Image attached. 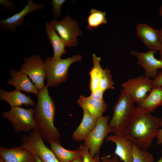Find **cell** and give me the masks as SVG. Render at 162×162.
Listing matches in <instances>:
<instances>
[{
	"label": "cell",
	"instance_id": "1",
	"mask_svg": "<svg viewBox=\"0 0 162 162\" xmlns=\"http://www.w3.org/2000/svg\"><path fill=\"white\" fill-rule=\"evenodd\" d=\"M162 117H155L137 106L122 134L141 149L147 150L156 138Z\"/></svg>",
	"mask_w": 162,
	"mask_h": 162
},
{
	"label": "cell",
	"instance_id": "2",
	"mask_svg": "<svg viewBox=\"0 0 162 162\" xmlns=\"http://www.w3.org/2000/svg\"><path fill=\"white\" fill-rule=\"evenodd\" d=\"M34 109V118L38 131L44 141L60 143V135L54 124L56 107L46 86L39 90Z\"/></svg>",
	"mask_w": 162,
	"mask_h": 162
},
{
	"label": "cell",
	"instance_id": "3",
	"mask_svg": "<svg viewBox=\"0 0 162 162\" xmlns=\"http://www.w3.org/2000/svg\"><path fill=\"white\" fill-rule=\"evenodd\" d=\"M133 98L122 89L112 107L113 114L108 124L109 134H122L135 110Z\"/></svg>",
	"mask_w": 162,
	"mask_h": 162
},
{
	"label": "cell",
	"instance_id": "4",
	"mask_svg": "<svg viewBox=\"0 0 162 162\" xmlns=\"http://www.w3.org/2000/svg\"><path fill=\"white\" fill-rule=\"evenodd\" d=\"M82 58L80 54L64 59L47 57L44 63L46 86L48 88H53L66 82L70 65L74 62H81Z\"/></svg>",
	"mask_w": 162,
	"mask_h": 162
},
{
	"label": "cell",
	"instance_id": "5",
	"mask_svg": "<svg viewBox=\"0 0 162 162\" xmlns=\"http://www.w3.org/2000/svg\"><path fill=\"white\" fill-rule=\"evenodd\" d=\"M21 140L22 144L19 147L38 155L42 162H59L51 150L45 144L37 129L31 131L28 136L23 135Z\"/></svg>",
	"mask_w": 162,
	"mask_h": 162
},
{
	"label": "cell",
	"instance_id": "6",
	"mask_svg": "<svg viewBox=\"0 0 162 162\" xmlns=\"http://www.w3.org/2000/svg\"><path fill=\"white\" fill-rule=\"evenodd\" d=\"M33 113L34 109L32 108L14 107H11L8 111L3 112L2 116L11 122L16 132H28L37 129Z\"/></svg>",
	"mask_w": 162,
	"mask_h": 162
},
{
	"label": "cell",
	"instance_id": "7",
	"mask_svg": "<svg viewBox=\"0 0 162 162\" xmlns=\"http://www.w3.org/2000/svg\"><path fill=\"white\" fill-rule=\"evenodd\" d=\"M50 23L63 41L67 47L76 46L77 37L82 34L76 20L72 19L66 15L60 21L51 20Z\"/></svg>",
	"mask_w": 162,
	"mask_h": 162
},
{
	"label": "cell",
	"instance_id": "8",
	"mask_svg": "<svg viewBox=\"0 0 162 162\" xmlns=\"http://www.w3.org/2000/svg\"><path fill=\"white\" fill-rule=\"evenodd\" d=\"M121 86L138 105L144 100L153 88V80L145 76L129 79L121 83Z\"/></svg>",
	"mask_w": 162,
	"mask_h": 162
},
{
	"label": "cell",
	"instance_id": "9",
	"mask_svg": "<svg viewBox=\"0 0 162 162\" xmlns=\"http://www.w3.org/2000/svg\"><path fill=\"white\" fill-rule=\"evenodd\" d=\"M110 118L108 116L98 118L94 128L84 141L83 145L88 148L92 157L99 155L104 140L109 134L108 124Z\"/></svg>",
	"mask_w": 162,
	"mask_h": 162
},
{
	"label": "cell",
	"instance_id": "10",
	"mask_svg": "<svg viewBox=\"0 0 162 162\" xmlns=\"http://www.w3.org/2000/svg\"><path fill=\"white\" fill-rule=\"evenodd\" d=\"M44 63L39 55L36 54L24 58V62L20 67V71L29 77L39 90L45 86Z\"/></svg>",
	"mask_w": 162,
	"mask_h": 162
},
{
	"label": "cell",
	"instance_id": "11",
	"mask_svg": "<svg viewBox=\"0 0 162 162\" xmlns=\"http://www.w3.org/2000/svg\"><path fill=\"white\" fill-rule=\"evenodd\" d=\"M45 5L34 3L28 0L27 4L19 12L0 21V27L4 31H10L12 33L16 32V27L20 26L23 23L25 17L29 13L37 10L44 9Z\"/></svg>",
	"mask_w": 162,
	"mask_h": 162
},
{
	"label": "cell",
	"instance_id": "12",
	"mask_svg": "<svg viewBox=\"0 0 162 162\" xmlns=\"http://www.w3.org/2000/svg\"><path fill=\"white\" fill-rule=\"evenodd\" d=\"M156 52L149 50L141 52L134 50L130 51L131 54L137 59V64L141 66L145 70V76L154 79L157 75L158 70H162V61L155 58Z\"/></svg>",
	"mask_w": 162,
	"mask_h": 162
},
{
	"label": "cell",
	"instance_id": "13",
	"mask_svg": "<svg viewBox=\"0 0 162 162\" xmlns=\"http://www.w3.org/2000/svg\"><path fill=\"white\" fill-rule=\"evenodd\" d=\"M136 34L149 50L160 51V30L152 28L144 23L137 25Z\"/></svg>",
	"mask_w": 162,
	"mask_h": 162
},
{
	"label": "cell",
	"instance_id": "14",
	"mask_svg": "<svg viewBox=\"0 0 162 162\" xmlns=\"http://www.w3.org/2000/svg\"><path fill=\"white\" fill-rule=\"evenodd\" d=\"M106 141L111 142L116 146L114 154L123 162H133L134 143L122 134L110 135L106 136Z\"/></svg>",
	"mask_w": 162,
	"mask_h": 162
},
{
	"label": "cell",
	"instance_id": "15",
	"mask_svg": "<svg viewBox=\"0 0 162 162\" xmlns=\"http://www.w3.org/2000/svg\"><path fill=\"white\" fill-rule=\"evenodd\" d=\"M0 156L4 162H36L35 155L19 147L9 148L1 146Z\"/></svg>",
	"mask_w": 162,
	"mask_h": 162
},
{
	"label": "cell",
	"instance_id": "16",
	"mask_svg": "<svg viewBox=\"0 0 162 162\" xmlns=\"http://www.w3.org/2000/svg\"><path fill=\"white\" fill-rule=\"evenodd\" d=\"M10 73L12 77L8 79L7 85L13 86L16 89L20 91L33 93L37 95L39 90L27 76L20 71H17L14 69L11 70Z\"/></svg>",
	"mask_w": 162,
	"mask_h": 162
},
{
	"label": "cell",
	"instance_id": "17",
	"mask_svg": "<svg viewBox=\"0 0 162 162\" xmlns=\"http://www.w3.org/2000/svg\"><path fill=\"white\" fill-rule=\"evenodd\" d=\"M97 118L88 111L83 110L82 120L73 132L72 139L76 142L84 141L94 128Z\"/></svg>",
	"mask_w": 162,
	"mask_h": 162
},
{
	"label": "cell",
	"instance_id": "18",
	"mask_svg": "<svg viewBox=\"0 0 162 162\" xmlns=\"http://www.w3.org/2000/svg\"><path fill=\"white\" fill-rule=\"evenodd\" d=\"M0 99L8 102L11 107H21L23 105L27 106L36 105L34 101L29 96H27L16 89L11 92L1 89Z\"/></svg>",
	"mask_w": 162,
	"mask_h": 162
},
{
	"label": "cell",
	"instance_id": "19",
	"mask_svg": "<svg viewBox=\"0 0 162 162\" xmlns=\"http://www.w3.org/2000/svg\"><path fill=\"white\" fill-rule=\"evenodd\" d=\"M77 103L83 110H86L97 118L102 116L107 108L103 100H96L89 96L85 97L80 95Z\"/></svg>",
	"mask_w": 162,
	"mask_h": 162
},
{
	"label": "cell",
	"instance_id": "20",
	"mask_svg": "<svg viewBox=\"0 0 162 162\" xmlns=\"http://www.w3.org/2000/svg\"><path fill=\"white\" fill-rule=\"evenodd\" d=\"M46 32L50 43L53 48L54 58H61L63 55L66 52L64 43L50 22L45 23Z\"/></svg>",
	"mask_w": 162,
	"mask_h": 162
},
{
	"label": "cell",
	"instance_id": "21",
	"mask_svg": "<svg viewBox=\"0 0 162 162\" xmlns=\"http://www.w3.org/2000/svg\"><path fill=\"white\" fill-rule=\"evenodd\" d=\"M162 106V87H154L147 97L137 106L141 110L152 112Z\"/></svg>",
	"mask_w": 162,
	"mask_h": 162
},
{
	"label": "cell",
	"instance_id": "22",
	"mask_svg": "<svg viewBox=\"0 0 162 162\" xmlns=\"http://www.w3.org/2000/svg\"><path fill=\"white\" fill-rule=\"evenodd\" d=\"M51 149L59 162H71L81 156L79 149L70 150L63 148L60 143L52 142L50 143Z\"/></svg>",
	"mask_w": 162,
	"mask_h": 162
},
{
	"label": "cell",
	"instance_id": "23",
	"mask_svg": "<svg viewBox=\"0 0 162 162\" xmlns=\"http://www.w3.org/2000/svg\"><path fill=\"white\" fill-rule=\"evenodd\" d=\"M93 68L90 71V81L89 88L91 92L100 88V74L102 68L100 61L101 58L97 57L94 53L92 54Z\"/></svg>",
	"mask_w": 162,
	"mask_h": 162
},
{
	"label": "cell",
	"instance_id": "24",
	"mask_svg": "<svg viewBox=\"0 0 162 162\" xmlns=\"http://www.w3.org/2000/svg\"><path fill=\"white\" fill-rule=\"evenodd\" d=\"M90 12L87 19L86 28L92 31L103 24L107 23L106 12L93 8L91 10Z\"/></svg>",
	"mask_w": 162,
	"mask_h": 162
},
{
	"label": "cell",
	"instance_id": "25",
	"mask_svg": "<svg viewBox=\"0 0 162 162\" xmlns=\"http://www.w3.org/2000/svg\"><path fill=\"white\" fill-rule=\"evenodd\" d=\"M154 161L152 155L147 150L141 149L134 145L133 162H153Z\"/></svg>",
	"mask_w": 162,
	"mask_h": 162
},
{
	"label": "cell",
	"instance_id": "26",
	"mask_svg": "<svg viewBox=\"0 0 162 162\" xmlns=\"http://www.w3.org/2000/svg\"><path fill=\"white\" fill-rule=\"evenodd\" d=\"M111 71L107 68L102 69L100 76V88L103 92L115 88Z\"/></svg>",
	"mask_w": 162,
	"mask_h": 162
},
{
	"label": "cell",
	"instance_id": "27",
	"mask_svg": "<svg viewBox=\"0 0 162 162\" xmlns=\"http://www.w3.org/2000/svg\"><path fill=\"white\" fill-rule=\"evenodd\" d=\"M78 149L80 152L82 162H100L99 155L92 157L90 154L89 148L87 147L80 145Z\"/></svg>",
	"mask_w": 162,
	"mask_h": 162
},
{
	"label": "cell",
	"instance_id": "28",
	"mask_svg": "<svg viewBox=\"0 0 162 162\" xmlns=\"http://www.w3.org/2000/svg\"><path fill=\"white\" fill-rule=\"evenodd\" d=\"M66 1L65 0H52L51 1L52 6V12L55 19L60 18L61 15V7Z\"/></svg>",
	"mask_w": 162,
	"mask_h": 162
},
{
	"label": "cell",
	"instance_id": "29",
	"mask_svg": "<svg viewBox=\"0 0 162 162\" xmlns=\"http://www.w3.org/2000/svg\"><path fill=\"white\" fill-rule=\"evenodd\" d=\"M0 4L2 5L4 8L9 11H14L16 7L13 2L10 0H0Z\"/></svg>",
	"mask_w": 162,
	"mask_h": 162
},
{
	"label": "cell",
	"instance_id": "30",
	"mask_svg": "<svg viewBox=\"0 0 162 162\" xmlns=\"http://www.w3.org/2000/svg\"><path fill=\"white\" fill-rule=\"evenodd\" d=\"M100 162H121L119 158L114 154L112 156L111 155H106L104 154L102 157L101 158Z\"/></svg>",
	"mask_w": 162,
	"mask_h": 162
},
{
	"label": "cell",
	"instance_id": "31",
	"mask_svg": "<svg viewBox=\"0 0 162 162\" xmlns=\"http://www.w3.org/2000/svg\"><path fill=\"white\" fill-rule=\"evenodd\" d=\"M104 92L101 89L99 88L94 92H91V94L89 97L96 100H103Z\"/></svg>",
	"mask_w": 162,
	"mask_h": 162
},
{
	"label": "cell",
	"instance_id": "32",
	"mask_svg": "<svg viewBox=\"0 0 162 162\" xmlns=\"http://www.w3.org/2000/svg\"><path fill=\"white\" fill-rule=\"evenodd\" d=\"M153 88L162 87V70L153 80Z\"/></svg>",
	"mask_w": 162,
	"mask_h": 162
},
{
	"label": "cell",
	"instance_id": "33",
	"mask_svg": "<svg viewBox=\"0 0 162 162\" xmlns=\"http://www.w3.org/2000/svg\"><path fill=\"white\" fill-rule=\"evenodd\" d=\"M156 138L158 144L159 145L162 146V120Z\"/></svg>",
	"mask_w": 162,
	"mask_h": 162
},
{
	"label": "cell",
	"instance_id": "34",
	"mask_svg": "<svg viewBox=\"0 0 162 162\" xmlns=\"http://www.w3.org/2000/svg\"><path fill=\"white\" fill-rule=\"evenodd\" d=\"M160 31L161 32L160 48L159 51L160 55V60L162 61V26Z\"/></svg>",
	"mask_w": 162,
	"mask_h": 162
},
{
	"label": "cell",
	"instance_id": "35",
	"mask_svg": "<svg viewBox=\"0 0 162 162\" xmlns=\"http://www.w3.org/2000/svg\"><path fill=\"white\" fill-rule=\"evenodd\" d=\"M71 162H82V158L81 156L80 157L75 159Z\"/></svg>",
	"mask_w": 162,
	"mask_h": 162
},
{
	"label": "cell",
	"instance_id": "36",
	"mask_svg": "<svg viewBox=\"0 0 162 162\" xmlns=\"http://www.w3.org/2000/svg\"><path fill=\"white\" fill-rule=\"evenodd\" d=\"M35 157L36 162H42L38 155H36Z\"/></svg>",
	"mask_w": 162,
	"mask_h": 162
},
{
	"label": "cell",
	"instance_id": "37",
	"mask_svg": "<svg viewBox=\"0 0 162 162\" xmlns=\"http://www.w3.org/2000/svg\"><path fill=\"white\" fill-rule=\"evenodd\" d=\"M159 14L162 16V5L160 7L159 10Z\"/></svg>",
	"mask_w": 162,
	"mask_h": 162
},
{
	"label": "cell",
	"instance_id": "38",
	"mask_svg": "<svg viewBox=\"0 0 162 162\" xmlns=\"http://www.w3.org/2000/svg\"><path fill=\"white\" fill-rule=\"evenodd\" d=\"M156 162H162V151L161 152V156L159 159Z\"/></svg>",
	"mask_w": 162,
	"mask_h": 162
}]
</instances>
